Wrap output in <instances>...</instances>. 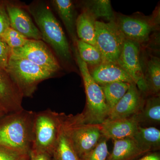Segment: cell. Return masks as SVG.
<instances>
[{
  "instance_id": "obj_20",
  "label": "cell",
  "mask_w": 160,
  "mask_h": 160,
  "mask_svg": "<svg viewBox=\"0 0 160 160\" xmlns=\"http://www.w3.org/2000/svg\"><path fill=\"white\" fill-rule=\"evenodd\" d=\"M62 120L56 145L52 152V160H81L72 146V143Z\"/></svg>"
},
{
  "instance_id": "obj_24",
  "label": "cell",
  "mask_w": 160,
  "mask_h": 160,
  "mask_svg": "<svg viewBox=\"0 0 160 160\" xmlns=\"http://www.w3.org/2000/svg\"><path fill=\"white\" fill-rule=\"evenodd\" d=\"M80 58L87 66H97L103 62L102 57L96 46L83 42L79 39L75 44Z\"/></svg>"
},
{
  "instance_id": "obj_15",
  "label": "cell",
  "mask_w": 160,
  "mask_h": 160,
  "mask_svg": "<svg viewBox=\"0 0 160 160\" xmlns=\"http://www.w3.org/2000/svg\"><path fill=\"white\" fill-rule=\"evenodd\" d=\"M90 73L100 86L116 82L135 83L132 78L116 63L102 62L95 66Z\"/></svg>"
},
{
  "instance_id": "obj_12",
  "label": "cell",
  "mask_w": 160,
  "mask_h": 160,
  "mask_svg": "<svg viewBox=\"0 0 160 160\" xmlns=\"http://www.w3.org/2000/svg\"><path fill=\"white\" fill-rule=\"evenodd\" d=\"M145 100L136 84H130L128 91L109 112L107 118L110 119L131 117L138 113L142 108Z\"/></svg>"
},
{
  "instance_id": "obj_34",
  "label": "cell",
  "mask_w": 160,
  "mask_h": 160,
  "mask_svg": "<svg viewBox=\"0 0 160 160\" xmlns=\"http://www.w3.org/2000/svg\"><path fill=\"white\" fill-rule=\"evenodd\" d=\"M5 115H6V114H5V112L0 108V120H1Z\"/></svg>"
},
{
  "instance_id": "obj_18",
  "label": "cell",
  "mask_w": 160,
  "mask_h": 160,
  "mask_svg": "<svg viewBox=\"0 0 160 160\" xmlns=\"http://www.w3.org/2000/svg\"><path fill=\"white\" fill-rule=\"evenodd\" d=\"M97 18L89 9L84 8L78 16L76 29L78 39L92 46H96L95 23Z\"/></svg>"
},
{
  "instance_id": "obj_6",
  "label": "cell",
  "mask_w": 160,
  "mask_h": 160,
  "mask_svg": "<svg viewBox=\"0 0 160 160\" xmlns=\"http://www.w3.org/2000/svg\"><path fill=\"white\" fill-rule=\"evenodd\" d=\"M63 113L46 109L36 112L34 139L32 150L49 153L52 156L59 133Z\"/></svg>"
},
{
  "instance_id": "obj_33",
  "label": "cell",
  "mask_w": 160,
  "mask_h": 160,
  "mask_svg": "<svg viewBox=\"0 0 160 160\" xmlns=\"http://www.w3.org/2000/svg\"><path fill=\"white\" fill-rule=\"evenodd\" d=\"M29 154L23 155L17 160H29Z\"/></svg>"
},
{
  "instance_id": "obj_7",
  "label": "cell",
  "mask_w": 160,
  "mask_h": 160,
  "mask_svg": "<svg viewBox=\"0 0 160 160\" xmlns=\"http://www.w3.org/2000/svg\"><path fill=\"white\" fill-rule=\"evenodd\" d=\"M126 39L115 21L96 22L95 46L102 55L103 62L116 63Z\"/></svg>"
},
{
  "instance_id": "obj_21",
  "label": "cell",
  "mask_w": 160,
  "mask_h": 160,
  "mask_svg": "<svg viewBox=\"0 0 160 160\" xmlns=\"http://www.w3.org/2000/svg\"><path fill=\"white\" fill-rule=\"evenodd\" d=\"M132 138L146 152L160 150V130L154 126H139Z\"/></svg>"
},
{
  "instance_id": "obj_19",
  "label": "cell",
  "mask_w": 160,
  "mask_h": 160,
  "mask_svg": "<svg viewBox=\"0 0 160 160\" xmlns=\"http://www.w3.org/2000/svg\"><path fill=\"white\" fill-rule=\"evenodd\" d=\"M139 126H153L160 123V97L154 95L145 101L141 111L133 116Z\"/></svg>"
},
{
  "instance_id": "obj_14",
  "label": "cell",
  "mask_w": 160,
  "mask_h": 160,
  "mask_svg": "<svg viewBox=\"0 0 160 160\" xmlns=\"http://www.w3.org/2000/svg\"><path fill=\"white\" fill-rule=\"evenodd\" d=\"M139 126L134 116L116 119L107 118L100 124L103 137L112 141L133 138Z\"/></svg>"
},
{
  "instance_id": "obj_11",
  "label": "cell",
  "mask_w": 160,
  "mask_h": 160,
  "mask_svg": "<svg viewBox=\"0 0 160 160\" xmlns=\"http://www.w3.org/2000/svg\"><path fill=\"white\" fill-rule=\"evenodd\" d=\"M24 96L17 85L6 69L0 68V108L5 114L17 112L24 109Z\"/></svg>"
},
{
  "instance_id": "obj_28",
  "label": "cell",
  "mask_w": 160,
  "mask_h": 160,
  "mask_svg": "<svg viewBox=\"0 0 160 160\" xmlns=\"http://www.w3.org/2000/svg\"><path fill=\"white\" fill-rule=\"evenodd\" d=\"M10 27L9 16L5 1H0V37Z\"/></svg>"
},
{
  "instance_id": "obj_3",
  "label": "cell",
  "mask_w": 160,
  "mask_h": 160,
  "mask_svg": "<svg viewBox=\"0 0 160 160\" xmlns=\"http://www.w3.org/2000/svg\"><path fill=\"white\" fill-rule=\"evenodd\" d=\"M74 52L82 78L86 96V109L82 113L86 123L100 125L108 118L110 111L104 92L101 86L92 78L88 66L80 58L76 48Z\"/></svg>"
},
{
  "instance_id": "obj_30",
  "label": "cell",
  "mask_w": 160,
  "mask_h": 160,
  "mask_svg": "<svg viewBox=\"0 0 160 160\" xmlns=\"http://www.w3.org/2000/svg\"><path fill=\"white\" fill-rule=\"evenodd\" d=\"M23 155L25 154L0 145V160H17Z\"/></svg>"
},
{
  "instance_id": "obj_2",
  "label": "cell",
  "mask_w": 160,
  "mask_h": 160,
  "mask_svg": "<svg viewBox=\"0 0 160 160\" xmlns=\"http://www.w3.org/2000/svg\"><path fill=\"white\" fill-rule=\"evenodd\" d=\"M36 112L22 109L0 120V145L22 154H29L34 139Z\"/></svg>"
},
{
  "instance_id": "obj_9",
  "label": "cell",
  "mask_w": 160,
  "mask_h": 160,
  "mask_svg": "<svg viewBox=\"0 0 160 160\" xmlns=\"http://www.w3.org/2000/svg\"><path fill=\"white\" fill-rule=\"evenodd\" d=\"M116 64L132 78L140 91L147 92L138 43L126 39Z\"/></svg>"
},
{
  "instance_id": "obj_31",
  "label": "cell",
  "mask_w": 160,
  "mask_h": 160,
  "mask_svg": "<svg viewBox=\"0 0 160 160\" xmlns=\"http://www.w3.org/2000/svg\"><path fill=\"white\" fill-rule=\"evenodd\" d=\"M52 156L49 153L31 150L29 160H51Z\"/></svg>"
},
{
  "instance_id": "obj_8",
  "label": "cell",
  "mask_w": 160,
  "mask_h": 160,
  "mask_svg": "<svg viewBox=\"0 0 160 160\" xmlns=\"http://www.w3.org/2000/svg\"><path fill=\"white\" fill-rule=\"evenodd\" d=\"M11 54L54 73L61 69L57 57L42 40H29L22 47L11 49Z\"/></svg>"
},
{
  "instance_id": "obj_22",
  "label": "cell",
  "mask_w": 160,
  "mask_h": 160,
  "mask_svg": "<svg viewBox=\"0 0 160 160\" xmlns=\"http://www.w3.org/2000/svg\"><path fill=\"white\" fill-rule=\"evenodd\" d=\"M144 78L147 92L157 95L160 90V61L156 57H152L148 61Z\"/></svg>"
},
{
  "instance_id": "obj_26",
  "label": "cell",
  "mask_w": 160,
  "mask_h": 160,
  "mask_svg": "<svg viewBox=\"0 0 160 160\" xmlns=\"http://www.w3.org/2000/svg\"><path fill=\"white\" fill-rule=\"evenodd\" d=\"M0 38L11 49L22 47L30 40L11 27L3 33Z\"/></svg>"
},
{
  "instance_id": "obj_10",
  "label": "cell",
  "mask_w": 160,
  "mask_h": 160,
  "mask_svg": "<svg viewBox=\"0 0 160 160\" xmlns=\"http://www.w3.org/2000/svg\"><path fill=\"white\" fill-rule=\"evenodd\" d=\"M10 27L30 40H42L39 30L32 21L26 6L5 1Z\"/></svg>"
},
{
  "instance_id": "obj_13",
  "label": "cell",
  "mask_w": 160,
  "mask_h": 160,
  "mask_svg": "<svg viewBox=\"0 0 160 160\" xmlns=\"http://www.w3.org/2000/svg\"><path fill=\"white\" fill-rule=\"evenodd\" d=\"M116 22L126 39L138 44L148 41L152 30V24L142 19L120 16Z\"/></svg>"
},
{
  "instance_id": "obj_5",
  "label": "cell",
  "mask_w": 160,
  "mask_h": 160,
  "mask_svg": "<svg viewBox=\"0 0 160 160\" xmlns=\"http://www.w3.org/2000/svg\"><path fill=\"white\" fill-rule=\"evenodd\" d=\"M63 122L80 159L93 149L102 137L100 125L86 123L82 113L64 114Z\"/></svg>"
},
{
  "instance_id": "obj_1",
  "label": "cell",
  "mask_w": 160,
  "mask_h": 160,
  "mask_svg": "<svg viewBox=\"0 0 160 160\" xmlns=\"http://www.w3.org/2000/svg\"><path fill=\"white\" fill-rule=\"evenodd\" d=\"M42 35V40L51 48L64 64H71V49L61 24L47 3L37 1L26 6Z\"/></svg>"
},
{
  "instance_id": "obj_23",
  "label": "cell",
  "mask_w": 160,
  "mask_h": 160,
  "mask_svg": "<svg viewBox=\"0 0 160 160\" xmlns=\"http://www.w3.org/2000/svg\"><path fill=\"white\" fill-rule=\"evenodd\" d=\"M130 84L116 82L101 86L104 92L106 104L110 111L126 94L130 87Z\"/></svg>"
},
{
  "instance_id": "obj_16",
  "label": "cell",
  "mask_w": 160,
  "mask_h": 160,
  "mask_svg": "<svg viewBox=\"0 0 160 160\" xmlns=\"http://www.w3.org/2000/svg\"><path fill=\"white\" fill-rule=\"evenodd\" d=\"M51 3L62 21L72 42L76 44L78 39L76 29L77 12L71 0H53Z\"/></svg>"
},
{
  "instance_id": "obj_25",
  "label": "cell",
  "mask_w": 160,
  "mask_h": 160,
  "mask_svg": "<svg viewBox=\"0 0 160 160\" xmlns=\"http://www.w3.org/2000/svg\"><path fill=\"white\" fill-rule=\"evenodd\" d=\"M85 8L89 9L96 18H105L110 21H114V14L110 1L97 0L86 2Z\"/></svg>"
},
{
  "instance_id": "obj_32",
  "label": "cell",
  "mask_w": 160,
  "mask_h": 160,
  "mask_svg": "<svg viewBox=\"0 0 160 160\" xmlns=\"http://www.w3.org/2000/svg\"><path fill=\"white\" fill-rule=\"evenodd\" d=\"M135 160H160L159 151L149 152Z\"/></svg>"
},
{
  "instance_id": "obj_27",
  "label": "cell",
  "mask_w": 160,
  "mask_h": 160,
  "mask_svg": "<svg viewBox=\"0 0 160 160\" xmlns=\"http://www.w3.org/2000/svg\"><path fill=\"white\" fill-rule=\"evenodd\" d=\"M107 141V139L102 137L95 147L82 158L81 160H107L109 154Z\"/></svg>"
},
{
  "instance_id": "obj_17",
  "label": "cell",
  "mask_w": 160,
  "mask_h": 160,
  "mask_svg": "<svg viewBox=\"0 0 160 160\" xmlns=\"http://www.w3.org/2000/svg\"><path fill=\"white\" fill-rule=\"evenodd\" d=\"M113 148L107 160H135L147 153L132 138L113 140Z\"/></svg>"
},
{
  "instance_id": "obj_29",
  "label": "cell",
  "mask_w": 160,
  "mask_h": 160,
  "mask_svg": "<svg viewBox=\"0 0 160 160\" xmlns=\"http://www.w3.org/2000/svg\"><path fill=\"white\" fill-rule=\"evenodd\" d=\"M11 53V49L0 38V68L6 70Z\"/></svg>"
},
{
  "instance_id": "obj_4",
  "label": "cell",
  "mask_w": 160,
  "mask_h": 160,
  "mask_svg": "<svg viewBox=\"0 0 160 160\" xmlns=\"http://www.w3.org/2000/svg\"><path fill=\"white\" fill-rule=\"evenodd\" d=\"M6 70L24 97H31L39 83L56 74L11 53Z\"/></svg>"
}]
</instances>
